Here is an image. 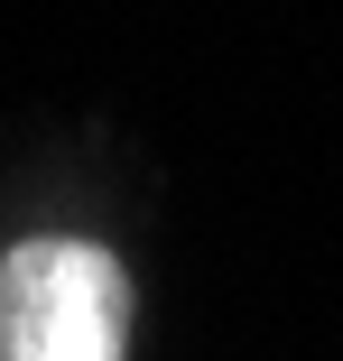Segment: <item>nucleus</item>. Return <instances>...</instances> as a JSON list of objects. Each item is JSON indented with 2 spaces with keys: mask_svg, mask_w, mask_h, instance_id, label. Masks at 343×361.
Segmentation results:
<instances>
[{
  "mask_svg": "<svg viewBox=\"0 0 343 361\" xmlns=\"http://www.w3.org/2000/svg\"><path fill=\"white\" fill-rule=\"evenodd\" d=\"M0 361H130V269L75 232L10 241V259H0Z\"/></svg>",
  "mask_w": 343,
  "mask_h": 361,
  "instance_id": "nucleus-1",
  "label": "nucleus"
}]
</instances>
